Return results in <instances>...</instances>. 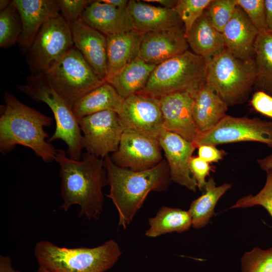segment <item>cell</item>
I'll return each mask as SVG.
<instances>
[{
	"instance_id": "f546056e",
	"label": "cell",
	"mask_w": 272,
	"mask_h": 272,
	"mask_svg": "<svg viewBox=\"0 0 272 272\" xmlns=\"http://www.w3.org/2000/svg\"><path fill=\"white\" fill-rule=\"evenodd\" d=\"M22 29L20 15L11 1L0 13V47L7 48L18 43Z\"/></svg>"
},
{
	"instance_id": "f6af8a7d",
	"label": "cell",
	"mask_w": 272,
	"mask_h": 272,
	"mask_svg": "<svg viewBox=\"0 0 272 272\" xmlns=\"http://www.w3.org/2000/svg\"><path fill=\"white\" fill-rule=\"evenodd\" d=\"M11 1L8 0H1L0 10H3L7 8L11 4Z\"/></svg>"
},
{
	"instance_id": "484cf974",
	"label": "cell",
	"mask_w": 272,
	"mask_h": 272,
	"mask_svg": "<svg viewBox=\"0 0 272 272\" xmlns=\"http://www.w3.org/2000/svg\"><path fill=\"white\" fill-rule=\"evenodd\" d=\"M123 101L114 87L106 82L81 98L72 109L77 119L105 110L118 113Z\"/></svg>"
},
{
	"instance_id": "6da1fadb",
	"label": "cell",
	"mask_w": 272,
	"mask_h": 272,
	"mask_svg": "<svg viewBox=\"0 0 272 272\" xmlns=\"http://www.w3.org/2000/svg\"><path fill=\"white\" fill-rule=\"evenodd\" d=\"M63 150L57 149L55 161L61 178L60 208L66 212L73 205L80 207L79 217L97 219L102 213L104 197L102 188L107 184L104 159L87 152L82 159H71Z\"/></svg>"
},
{
	"instance_id": "30bf717a",
	"label": "cell",
	"mask_w": 272,
	"mask_h": 272,
	"mask_svg": "<svg viewBox=\"0 0 272 272\" xmlns=\"http://www.w3.org/2000/svg\"><path fill=\"white\" fill-rule=\"evenodd\" d=\"M256 142L272 148V121L258 117H237L226 115L214 128L199 132L192 143L196 148L205 145Z\"/></svg>"
},
{
	"instance_id": "83f0119b",
	"label": "cell",
	"mask_w": 272,
	"mask_h": 272,
	"mask_svg": "<svg viewBox=\"0 0 272 272\" xmlns=\"http://www.w3.org/2000/svg\"><path fill=\"white\" fill-rule=\"evenodd\" d=\"M256 75L253 89L272 96V34L259 31L254 44Z\"/></svg>"
},
{
	"instance_id": "1f68e13d",
	"label": "cell",
	"mask_w": 272,
	"mask_h": 272,
	"mask_svg": "<svg viewBox=\"0 0 272 272\" xmlns=\"http://www.w3.org/2000/svg\"><path fill=\"white\" fill-rule=\"evenodd\" d=\"M237 6L236 0H211L206 11L212 25L222 33Z\"/></svg>"
},
{
	"instance_id": "8992f818",
	"label": "cell",
	"mask_w": 272,
	"mask_h": 272,
	"mask_svg": "<svg viewBox=\"0 0 272 272\" xmlns=\"http://www.w3.org/2000/svg\"><path fill=\"white\" fill-rule=\"evenodd\" d=\"M206 66L202 58L188 50L156 65L139 93L158 99L177 92L193 96L206 83Z\"/></svg>"
},
{
	"instance_id": "7402d4cb",
	"label": "cell",
	"mask_w": 272,
	"mask_h": 272,
	"mask_svg": "<svg viewBox=\"0 0 272 272\" xmlns=\"http://www.w3.org/2000/svg\"><path fill=\"white\" fill-rule=\"evenodd\" d=\"M144 33L135 29L106 36L107 78L112 79L139 56Z\"/></svg>"
},
{
	"instance_id": "836d02e7",
	"label": "cell",
	"mask_w": 272,
	"mask_h": 272,
	"mask_svg": "<svg viewBox=\"0 0 272 272\" xmlns=\"http://www.w3.org/2000/svg\"><path fill=\"white\" fill-rule=\"evenodd\" d=\"M266 172L265 183L260 191L255 195L249 194L240 198L231 209L260 206L268 212L272 218V169Z\"/></svg>"
},
{
	"instance_id": "ba28073f",
	"label": "cell",
	"mask_w": 272,
	"mask_h": 272,
	"mask_svg": "<svg viewBox=\"0 0 272 272\" xmlns=\"http://www.w3.org/2000/svg\"><path fill=\"white\" fill-rule=\"evenodd\" d=\"M44 74L53 88L72 107L85 95L106 82L97 76L74 46Z\"/></svg>"
},
{
	"instance_id": "d6a6232c",
	"label": "cell",
	"mask_w": 272,
	"mask_h": 272,
	"mask_svg": "<svg viewBox=\"0 0 272 272\" xmlns=\"http://www.w3.org/2000/svg\"><path fill=\"white\" fill-rule=\"evenodd\" d=\"M211 0H177L174 8L183 24L185 34L203 14Z\"/></svg>"
},
{
	"instance_id": "ee69618b",
	"label": "cell",
	"mask_w": 272,
	"mask_h": 272,
	"mask_svg": "<svg viewBox=\"0 0 272 272\" xmlns=\"http://www.w3.org/2000/svg\"><path fill=\"white\" fill-rule=\"evenodd\" d=\"M101 2L110 5L114 7L121 9L126 8L129 1L127 0H100Z\"/></svg>"
},
{
	"instance_id": "74e56055",
	"label": "cell",
	"mask_w": 272,
	"mask_h": 272,
	"mask_svg": "<svg viewBox=\"0 0 272 272\" xmlns=\"http://www.w3.org/2000/svg\"><path fill=\"white\" fill-rule=\"evenodd\" d=\"M250 104L256 112L272 119V96L260 91H255Z\"/></svg>"
},
{
	"instance_id": "3957f363",
	"label": "cell",
	"mask_w": 272,
	"mask_h": 272,
	"mask_svg": "<svg viewBox=\"0 0 272 272\" xmlns=\"http://www.w3.org/2000/svg\"><path fill=\"white\" fill-rule=\"evenodd\" d=\"M107 184L110 186V198L118 211V225L126 228L133 220L151 191H162L167 189L170 182V170L166 160L151 169L134 171L121 168L111 160L104 158Z\"/></svg>"
},
{
	"instance_id": "277c9868",
	"label": "cell",
	"mask_w": 272,
	"mask_h": 272,
	"mask_svg": "<svg viewBox=\"0 0 272 272\" xmlns=\"http://www.w3.org/2000/svg\"><path fill=\"white\" fill-rule=\"evenodd\" d=\"M121 254L118 244L113 240L94 248H74L41 240L34 249L39 266L51 272H104L114 265Z\"/></svg>"
},
{
	"instance_id": "ac0fdd59",
	"label": "cell",
	"mask_w": 272,
	"mask_h": 272,
	"mask_svg": "<svg viewBox=\"0 0 272 272\" xmlns=\"http://www.w3.org/2000/svg\"><path fill=\"white\" fill-rule=\"evenodd\" d=\"M74 47L82 54L95 73L106 81V36L80 19L70 24Z\"/></svg>"
},
{
	"instance_id": "8fae6325",
	"label": "cell",
	"mask_w": 272,
	"mask_h": 272,
	"mask_svg": "<svg viewBox=\"0 0 272 272\" xmlns=\"http://www.w3.org/2000/svg\"><path fill=\"white\" fill-rule=\"evenodd\" d=\"M86 152L104 159L115 152L124 131L117 112L105 110L77 119Z\"/></svg>"
},
{
	"instance_id": "f35d334b",
	"label": "cell",
	"mask_w": 272,
	"mask_h": 272,
	"mask_svg": "<svg viewBox=\"0 0 272 272\" xmlns=\"http://www.w3.org/2000/svg\"><path fill=\"white\" fill-rule=\"evenodd\" d=\"M197 148L198 157L210 164L218 162L227 154L224 150H219L213 145H201Z\"/></svg>"
},
{
	"instance_id": "ab89813d",
	"label": "cell",
	"mask_w": 272,
	"mask_h": 272,
	"mask_svg": "<svg viewBox=\"0 0 272 272\" xmlns=\"http://www.w3.org/2000/svg\"><path fill=\"white\" fill-rule=\"evenodd\" d=\"M0 272H21L13 267L11 259L9 256H0Z\"/></svg>"
},
{
	"instance_id": "e0dca14e",
	"label": "cell",
	"mask_w": 272,
	"mask_h": 272,
	"mask_svg": "<svg viewBox=\"0 0 272 272\" xmlns=\"http://www.w3.org/2000/svg\"><path fill=\"white\" fill-rule=\"evenodd\" d=\"M22 23L18 44L26 53L42 26L60 14L57 0H13Z\"/></svg>"
},
{
	"instance_id": "ffe728a7",
	"label": "cell",
	"mask_w": 272,
	"mask_h": 272,
	"mask_svg": "<svg viewBox=\"0 0 272 272\" xmlns=\"http://www.w3.org/2000/svg\"><path fill=\"white\" fill-rule=\"evenodd\" d=\"M259 31L237 5L222 34L225 48L243 60L254 59V44Z\"/></svg>"
},
{
	"instance_id": "7bdbcfd3",
	"label": "cell",
	"mask_w": 272,
	"mask_h": 272,
	"mask_svg": "<svg viewBox=\"0 0 272 272\" xmlns=\"http://www.w3.org/2000/svg\"><path fill=\"white\" fill-rule=\"evenodd\" d=\"M143 1L147 3H156L162 7L169 9H174L177 2V0H144Z\"/></svg>"
},
{
	"instance_id": "d6986e66",
	"label": "cell",
	"mask_w": 272,
	"mask_h": 272,
	"mask_svg": "<svg viewBox=\"0 0 272 272\" xmlns=\"http://www.w3.org/2000/svg\"><path fill=\"white\" fill-rule=\"evenodd\" d=\"M126 9L132 29L144 33L164 31L183 26L174 9L130 0Z\"/></svg>"
},
{
	"instance_id": "2e32d148",
	"label": "cell",
	"mask_w": 272,
	"mask_h": 272,
	"mask_svg": "<svg viewBox=\"0 0 272 272\" xmlns=\"http://www.w3.org/2000/svg\"><path fill=\"white\" fill-rule=\"evenodd\" d=\"M183 26L144 33L139 57L156 65L188 50Z\"/></svg>"
},
{
	"instance_id": "44dd1931",
	"label": "cell",
	"mask_w": 272,
	"mask_h": 272,
	"mask_svg": "<svg viewBox=\"0 0 272 272\" xmlns=\"http://www.w3.org/2000/svg\"><path fill=\"white\" fill-rule=\"evenodd\" d=\"M80 19L106 36L133 29L126 8H116L100 0L92 1Z\"/></svg>"
},
{
	"instance_id": "7a4b0ae2",
	"label": "cell",
	"mask_w": 272,
	"mask_h": 272,
	"mask_svg": "<svg viewBox=\"0 0 272 272\" xmlns=\"http://www.w3.org/2000/svg\"><path fill=\"white\" fill-rule=\"evenodd\" d=\"M5 104L1 105L0 152L6 155L17 145L31 149L45 163L55 160L56 150L46 141L49 135L44 130L50 126L51 117L28 106L6 91Z\"/></svg>"
},
{
	"instance_id": "cb8c5ba5",
	"label": "cell",
	"mask_w": 272,
	"mask_h": 272,
	"mask_svg": "<svg viewBox=\"0 0 272 272\" xmlns=\"http://www.w3.org/2000/svg\"><path fill=\"white\" fill-rule=\"evenodd\" d=\"M185 36L192 52L206 62L226 48L222 33L212 25L206 10L185 34Z\"/></svg>"
},
{
	"instance_id": "b9f144b4",
	"label": "cell",
	"mask_w": 272,
	"mask_h": 272,
	"mask_svg": "<svg viewBox=\"0 0 272 272\" xmlns=\"http://www.w3.org/2000/svg\"><path fill=\"white\" fill-rule=\"evenodd\" d=\"M257 162L259 167L265 171L272 169V153L262 159L257 160Z\"/></svg>"
},
{
	"instance_id": "5b68a950",
	"label": "cell",
	"mask_w": 272,
	"mask_h": 272,
	"mask_svg": "<svg viewBox=\"0 0 272 272\" xmlns=\"http://www.w3.org/2000/svg\"><path fill=\"white\" fill-rule=\"evenodd\" d=\"M17 88L33 100L45 103L52 112L55 120L54 133L48 140L63 141L67 154L72 159L80 160L82 156V134L72 107L53 88L44 73L30 75Z\"/></svg>"
},
{
	"instance_id": "5bb4252c",
	"label": "cell",
	"mask_w": 272,
	"mask_h": 272,
	"mask_svg": "<svg viewBox=\"0 0 272 272\" xmlns=\"http://www.w3.org/2000/svg\"><path fill=\"white\" fill-rule=\"evenodd\" d=\"M158 140L165 153L170 179L189 190L195 191L197 183L189 170V161L195 147L179 135L163 129Z\"/></svg>"
},
{
	"instance_id": "4316f807",
	"label": "cell",
	"mask_w": 272,
	"mask_h": 272,
	"mask_svg": "<svg viewBox=\"0 0 272 272\" xmlns=\"http://www.w3.org/2000/svg\"><path fill=\"white\" fill-rule=\"evenodd\" d=\"M231 187V185L227 183L217 186L213 177L207 181L205 192L192 201L188 211L193 228L199 229L208 224L215 214V208L218 200Z\"/></svg>"
},
{
	"instance_id": "f1b7e54d",
	"label": "cell",
	"mask_w": 272,
	"mask_h": 272,
	"mask_svg": "<svg viewBox=\"0 0 272 272\" xmlns=\"http://www.w3.org/2000/svg\"><path fill=\"white\" fill-rule=\"evenodd\" d=\"M150 228L145 233L149 237H157L173 232L182 233L192 226L188 211L178 208L162 207L156 216L149 220Z\"/></svg>"
},
{
	"instance_id": "9c48e42d",
	"label": "cell",
	"mask_w": 272,
	"mask_h": 272,
	"mask_svg": "<svg viewBox=\"0 0 272 272\" xmlns=\"http://www.w3.org/2000/svg\"><path fill=\"white\" fill-rule=\"evenodd\" d=\"M74 46L70 24L60 14L40 28L26 52V62L35 75L44 73Z\"/></svg>"
},
{
	"instance_id": "603a6c76",
	"label": "cell",
	"mask_w": 272,
	"mask_h": 272,
	"mask_svg": "<svg viewBox=\"0 0 272 272\" xmlns=\"http://www.w3.org/2000/svg\"><path fill=\"white\" fill-rule=\"evenodd\" d=\"M193 98V116L199 132L212 129L227 115L229 106L207 83Z\"/></svg>"
},
{
	"instance_id": "d4e9b609",
	"label": "cell",
	"mask_w": 272,
	"mask_h": 272,
	"mask_svg": "<svg viewBox=\"0 0 272 272\" xmlns=\"http://www.w3.org/2000/svg\"><path fill=\"white\" fill-rule=\"evenodd\" d=\"M156 66L138 56L107 82L125 99L145 89Z\"/></svg>"
},
{
	"instance_id": "d590c367",
	"label": "cell",
	"mask_w": 272,
	"mask_h": 272,
	"mask_svg": "<svg viewBox=\"0 0 272 272\" xmlns=\"http://www.w3.org/2000/svg\"><path fill=\"white\" fill-rule=\"evenodd\" d=\"M92 1L57 0L60 15L69 24L79 20L85 8Z\"/></svg>"
},
{
	"instance_id": "bcb514c9",
	"label": "cell",
	"mask_w": 272,
	"mask_h": 272,
	"mask_svg": "<svg viewBox=\"0 0 272 272\" xmlns=\"http://www.w3.org/2000/svg\"><path fill=\"white\" fill-rule=\"evenodd\" d=\"M35 272H51V271L43 267L39 266L38 269Z\"/></svg>"
},
{
	"instance_id": "4dcf8cb0",
	"label": "cell",
	"mask_w": 272,
	"mask_h": 272,
	"mask_svg": "<svg viewBox=\"0 0 272 272\" xmlns=\"http://www.w3.org/2000/svg\"><path fill=\"white\" fill-rule=\"evenodd\" d=\"M242 272H272V247L263 250L255 247L241 258Z\"/></svg>"
},
{
	"instance_id": "8d00e7d4",
	"label": "cell",
	"mask_w": 272,
	"mask_h": 272,
	"mask_svg": "<svg viewBox=\"0 0 272 272\" xmlns=\"http://www.w3.org/2000/svg\"><path fill=\"white\" fill-rule=\"evenodd\" d=\"M189 167L190 171L196 182L198 188L202 190L207 182L206 178L210 175L211 171H214V167L198 156H192L191 158Z\"/></svg>"
},
{
	"instance_id": "9a60e30c",
	"label": "cell",
	"mask_w": 272,
	"mask_h": 272,
	"mask_svg": "<svg viewBox=\"0 0 272 272\" xmlns=\"http://www.w3.org/2000/svg\"><path fill=\"white\" fill-rule=\"evenodd\" d=\"M163 128L193 143L199 133L193 116V98L188 92H177L159 98Z\"/></svg>"
},
{
	"instance_id": "52a82bcc",
	"label": "cell",
	"mask_w": 272,
	"mask_h": 272,
	"mask_svg": "<svg viewBox=\"0 0 272 272\" xmlns=\"http://www.w3.org/2000/svg\"><path fill=\"white\" fill-rule=\"evenodd\" d=\"M256 75L254 59H241L226 48L207 62L206 83L228 106L247 101Z\"/></svg>"
},
{
	"instance_id": "e575fe53",
	"label": "cell",
	"mask_w": 272,
	"mask_h": 272,
	"mask_svg": "<svg viewBox=\"0 0 272 272\" xmlns=\"http://www.w3.org/2000/svg\"><path fill=\"white\" fill-rule=\"evenodd\" d=\"M258 31L267 30L264 0H236Z\"/></svg>"
},
{
	"instance_id": "60d3db41",
	"label": "cell",
	"mask_w": 272,
	"mask_h": 272,
	"mask_svg": "<svg viewBox=\"0 0 272 272\" xmlns=\"http://www.w3.org/2000/svg\"><path fill=\"white\" fill-rule=\"evenodd\" d=\"M267 30L272 34V0H264Z\"/></svg>"
},
{
	"instance_id": "7c38bea8",
	"label": "cell",
	"mask_w": 272,
	"mask_h": 272,
	"mask_svg": "<svg viewBox=\"0 0 272 272\" xmlns=\"http://www.w3.org/2000/svg\"><path fill=\"white\" fill-rule=\"evenodd\" d=\"M124 131H132L158 140L163 128L159 99L143 93L124 99L118 113Z\"/></svg>"
},
{
	"instance_id": "4fadbf2b",
	"label": "cell",
	"mask_w": 272,
	"mask_h": 272,
	"mask_svg": "<svg viewBox=\"0 0 272 272\" xmlns=\"http://www.w3.org/2000/svg\"><path fill=\"white\" fill-rule=\"evenodd\" d=\"M157 139L132 131H124L117 150L110 156L117 166L134 171L146 170L162 160Z\"/></svg>"
}]
</instances>
